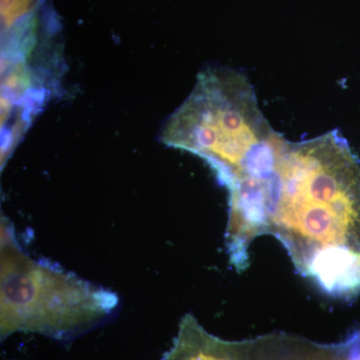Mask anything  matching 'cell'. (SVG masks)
<instances>
[{"mask_svg":"<svg viewBox=\"0 0 360 360\" xmlns=\"http://www.w3.org/2000/svg\"><path fill=\"white\" fill-rule=\"evenodd\" d=\"M264 234L288 251L296 271L338 300L360 293V161L331 130L286 141L260 179Z\"/></svg>","mask_w":360,"mask_h":360,"instance_id":"1","label":"cell"},{"mask_svg":"<svg viewBox=\"0 0 360 360\" xmlns=\"http://www.w3.org/2000/svg\"><path fill=\"white\" fill-rule=\"evenodd\" d=\"M161 137L170 148L202 158L226 189L250 174L284 139L262 113L245 73L231 68L200 73Z\"/></svg>","mask_w":360,"mask_h":360,"instance_id":"2","label":"cell"},{"mask_svg":"<svg viewBox=\"0 0 360 360\" xmlns=\"http://www.w3.org/2000/svg\"><path fill=\"white\" fill-rule=\"evenodd\" d=\"M0 286L1 340L15 333L72 340L108 321L120 303L112 291L33 259L18 245L4 217Z\"/></svg>","mask_w":360,"mask_h":360,"instance_id":"3","label":"cell"},{"mask_svg":"<svg viewBox=\"0 0 360 360\" xmlns=\"http://www.w3.org/2000/svg\"><path fill=\"white\" fill-rule=\"evenodd\" d=\"M241 360H360L356 329L345 340L321 343L286 333L240 340Z\"/></svg>","mask_w":360,"mask_h":360,"instance_id":"4","label":"cell"},{"mask_svg":"<svg viewBox=\"0 0 360 360\" xmlns=\"http://www.w3.org/2000/svg\"><path fill=\"white\" fill-rule=\"evenodd\" d=\"M359 326H360V324H359Z\"/></svg>","mask_w":360,"mask_h":360,"instance_id":"5","label":"cell"}]
</instances>
